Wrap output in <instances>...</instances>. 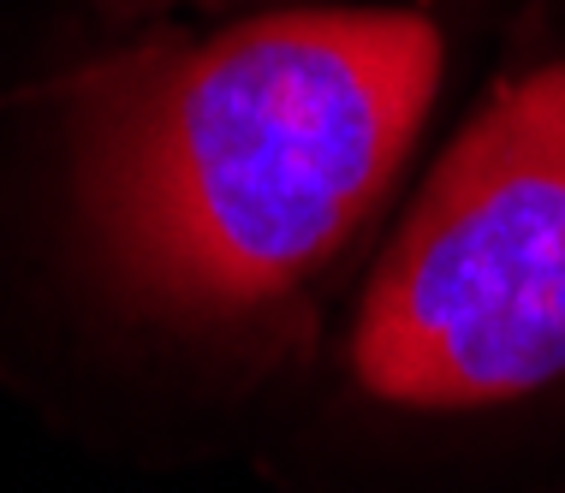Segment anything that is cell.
Instances as JSON below:
<instances>
[{
  "label": "cell",
  "instance_id": "cell-1",
  "mask_svg": "<svg viewBox=\"0 0 565 493\" xmlns=\"http://www.w3.org/2000/svg\"><path fill=\"white\" fill-rule=\"evenodd\" d=\"M440 84L423 12H268L78 84L84 221L126 298L233 321L363 226Z\"/></svg>",
  "mask_w": 565,
  "mask_h": 493
},
{
  "label": "cell",
  "instance_id": "cell-2",
  "mask_svg": "<svg viewBox=\"0 0 565 493\" xmlns=\"http://www.w3.org/2000/svg\"><path fill=\"white\" fill-rule=\"evenodd\" d=\"M393 405H507L565 375V60L465 126L381 256L351 333Z\"/></svg>",
  "mask_w": 565,
  "mask_h": 493
}]
</instances>
